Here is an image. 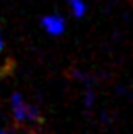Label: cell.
Returning <instances> with one entry per match:
<instances>
[{
  "mask_svg": "<svg viewBox=\"0 0 133 134\" xmlns=\"http://www.w3.org/2000/svg\"><path fill=\"white\" fill-rule=\"evenodd\" d=\"M41 25H43L44 31L48 33V35H51V36H59V35H63V33H64V28H66L64 20L59 16V15H48V16H43Z\"/></svg>",
  "mask_w": 133,
  "mask_h": 134,
  "instance_id": "2",
  "label": "cell"
},
{
  "mask_svg": "<svg viewBox=\"0 0 133 134\" xmlns=\"http://www.w3.org/2000/svg\"><path fill=\"white\" fill-rule=\"evenodd\" d=\"M12 111L18 123H35L38 121V110L33 105L26 103L20 93L12 95Z\"/></svg>",
  "mask_w": 133,
  "mask_h": 134,
  "instance_id": "1",
  "label": "cell"
},
{
  "mask_svg": "<svg viewBox=\"0 0 133 134\" xmlns=\"http://www.w3.org/2000/svg\"><path fill=\"white\" fill-rule=\"evenodd\" d=\"M69 7H71V12H72V15H74V16H77V18L84 16L85 10H87V7H85L84 0H69Z\"/></svg>",
  "mask_w": 133,
  "mask_h": 134,
  "instance_id": "3",
  "label": "cell"
},
{
  "mask_svg": "<svg viewBox=\"0 0 133 134\" xmlns=\"http://www.w3.org/2000/svg\"><path fill=\"white\" fill-rule=\"evenodd\" d=\"M2 49H3V41H2V38H0V52H2Z\"/></svg>",
  "mask_w": 133,
  "mask_h": 134,
  "instance_id": "4",
  "label": "cell"
},
{
  "mask_svg": "<svg viewBox=\"0 0 133 134\" xmlns=\"http://www.w3.org/2000/svg\"><path fill=\"white\" fill-rule=\"evenodd\" d=\"M0 134H7V132H3V131H0Z\"/></svg>",
  "mask_w": 133,
  "mask_h": 134,
  "instance_id": "5",
  "label": "cell"
}]
</instances>
